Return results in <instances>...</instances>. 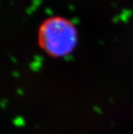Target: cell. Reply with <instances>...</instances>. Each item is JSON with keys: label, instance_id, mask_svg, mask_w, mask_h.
Returning <instances> with one entry per match:
<instances>
[{"label": "cell", "instance_id": "cell-1", "mask_svg": "<svg viewBox=\"0 0 133 134\" xmlns=\"http://www.w3.org/2000/svg\"><path fill=\"white\" fill-rule=\"evenodd\" d=\"M42 43L53 55L67 53L75 42V32L70 24L61 19L47 22L41 31Z\"/></svg>", "mask_w": 133, "mask_h": 134}]
</instances>
